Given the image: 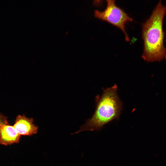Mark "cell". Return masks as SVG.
I'll return each mask as SVG.
<instances>
[{"label": "cell", "mask_w": 166, "mask_h": 166, "mask_svg": "<svg viewBox=\"0 0 166 166\" xmlns=\"http://www.w3.org/2000/svg\"><path fill=\"white\" fill-rule=\"evenodd\" d=\"M166 6L160 0L149 18L142 25L144 41L143 59L148 62L160 61L166 59V48L164 44L163 25Z\"/></svg>", "instance_id": "cell-1"}, {"label": "cell", "mask_w": 166, "mask_h": 166, "mask_svg": "<svg viewBox=\"0 0 166 166\" xmlns=\"http://www.w3.org/2000/svg\"><path fill=\"white\" fill-rule=\"evenodd\" d=\"M117 86L103 89V93L96 97V107L92 117L74 134L85 131L100 130L105 125L118 120L122 109V102L117 94Z\"/></svg>", "instance_id": "cell-2"}, {"label": "cell", "mask_w": 166, "mask_h": 166, "mask_svg": "<svg viewBox=\"0 0 166 166\" xmlns=\"http://www.w3.org/2000/svg\"><path fill=\"white\" fill-rule=\"evenodd\" d=\"M107 6L105 9L101 11L96 10L94 11L95 18L106 21L119 28L123 32L126 41H130L125 30V24L133 20L124 11L118 6L115 3V0H105Z\"/></svg>", "instance_id": "cell-3"}, {"label": "cell", "mask_w": 166, "mask_h": 166, "mask_svg": "<svg viewBox=\"0 0 166 166\" xmlns=\"http://www.w3.org/2000/svg\"><path fill=\"white\" fill-rule=\"evenodd\" d=\"M33 118H28L24 115H18L13 126L20 135L31 136L36 134L38 127L33 123Z\"/></svg>", "instance_id": "cell-4"}, {"label": "cell", "mask_w": 166, "mask_h": 166, "mask_svg": "<svg viewBox=\"0 0 166 166\" xmlns=\"http://www.w3.org/2000/svg\"><path fill=\"white\" fill-rule=\"evenodd\" d=\"M20 137L13 126L8 123H0V144L6 146L18 143Z\"/></svg>", "instance_id": "cell-5"}, {"label": "cell", "mask_w": 166, "mask_h": 166, "mask_svg": "<svg viewBox=\"0 0 166 166\" xmlns=\"http://www.w3.org/2000/svg\"><path fill=\"white\" fill-rule=\"evenodd\" d=\"M8 123L7 121V118L0 113V123Z\"/></svg>", "instance_id": "cell-6"}, {"label": "cell", "mask_w": 166, "mask_h": 166, "mask_svg": "<svg viewBox=\"0 0 166 166\" xmlns=\"http://www.w3.org/2000/svg\"><path fill=\"white\" fill-rule=\"evenodd\" d=\"M103 0H93V4L96 6H100L102 3Z\"/></svg>", "instance_id": "cell-7"}]
</instances>
